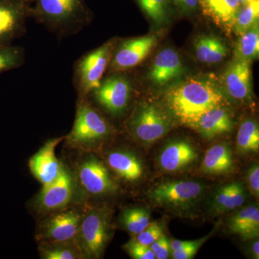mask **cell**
<instances>
[{
	"label": "cell",
	"mask_w": 259,
	"mask_h": 259,
	"mask_svg": "<svg viewBox=\"0 0 259 259\" xmlns=\"http://www.w3.org/2000/svg\"><path fill=\"white\" fill-rule=\"evenodd\" d=\"M252 253L255 258H259V242L255 241L252 246Z\"/></svg>",
	"instance_id": "74e56055"
},
{
	"label": "cell",
	"mask_w": 259,
	"mask_h": 259,
	"mask_svg": "<svg viewBox=\"0 0 259 259\" xmlns=\"http://www.w3.org/2000/svg\"><path fill=\"white\" fill-rule=\"evenodd\" d=\"M115 41L112 39L105 42L75 62L73 83L79 95V102L88 98L100 86L110 64Z\"/></svg>",
	"instance_id": "3957f363"
},
{
	"label": "cell",
	"mask_w": 259,
	"mask_h": 259,
	"mask_svg": "<svg viewBox=\"0 0 259 259\" xmlns=\"http://www.w3.org/2000/svg\"><path fill=\"white\" fill-rule=\"evenodd\" d=\"M233 125L234 123L230 112L222 105H220L201 116L192 128L205 139H211L230 132Z\"/></svg>",
	"instance_id": "ac0fdd59"
},
{
	"label": "cell",
	"mask_w": 259,
	"mask_h": 259,
	"mask_svg": "<svg viewBox=\"0 0 259 259\" xmlns=\"http://www.w3.org/2000/svg\"><path fill=\"white\" fill-rule=\"evenodd\" d=\"M205 187L194 181H174L165 182L148 192L152 202L162 207L171 209H186L199 201L204 194Z\"/></svg>",
	"instance_id": "52a82bcc"
},
{
	"label": "cell",
	"mask_w": 259,
	"mask_h": 259,
	"mask_svg": "<svg viewBox=\"0 0 259 259\" xmlns=\"http://www.w3.org/2000/svg\"><path fill=\"white\" fill-rule=\"evenodd\" d=\"M251 61L235 58L223 74V83L233 99L245 101L251 95Z\"/></svg>",
	"instance_id": "5bb4252c"
},
{
	"label": "cell",
	"mask_w": 259,
	"mask_h": 259,
	"mask_svg": "<svg viewBox=\"0 0 259 259\" xmlns=\"http://www.w3.org/2000/svg\"><path fill=\"white\" fill-rule=\"evenodd\" d=\"M66 137L56 138L48 142L29 161L32 175L41 184L42 187L50 185L60 175L63 166L56 156V148Z\"/></svg>",
	"instance_id": "8fae6325"
},
{
	"label": "cell",
	"mask_w": 259,
	"mask_h": 259,
	"mask_svg": "<svg viewBox=\"0 0 259 259\" xmlns=\"http://www.w3.org/2000/svg\"><path fill=\"white\" fill-rule=\"evenodd\" d=\"M233 163L229 146L226 144H216L206 153L201 170L208 175H221L231 171Z\"/></svg>",
	"instance_id": "603a6c76"
},
{
	"label": "cell",
	"mask_w": 259,
	"mask_h": 259,
	"mask_svg": "<svg viewBox=\"0 0 259 259\" xmlns=\"http://www.w3.org/2000/svg\"><path fill=\"white\" fill-rule=\"evenodd\" d=\"M31 18L61 40L82 31L93 13L85 0H33Z\"/></svg>",
	"instance_id": "7a4b0ae2"
},
{
	"label": "cell",
	"mask_w": 259,
	"mask_h": 259,
	"mask_svg": "<svg viewBox=\"0 0 259 259\" xmlns=\"http://www.w3.org/2000/svg\"><path fill=\"white\" fill-rule=\"evenodd\" d=\"M157 41V35L153 34L120 41L115 40L109 69L114 73L136 67L146 59Z\"/></svg>",
	"instance_id": "9c48e42d"
},
{
	"label": "cell",
	"mask_w": 259,
	"mask_h": 259,
	"mask_svg": "<svg viewBox=\"0 0 259 259\" xmlns=\"http://www.w3.org/2000/svg\"><path fill=\"white\" fill-rule=\"evenodd\" d=\"M224 97L212 81L190 79L174 87L165 95L168 110L177 120L192 126L206 112L222 105Z\"/></svg>",
	"instance_id": "6da1fadb"
},
{
	"label": "cell",
	"mask_w": 259,
	"mask_h": 259,
	"mask_svg": "<svg viewBox=\"0 0 259 259\" xmlns=\"http://www.w3.org/2000/svg\"><path fill=\"white\" fill-rule=\"evenodd\" d=\"M236 59L252 61L259 55L258 23L240 35L234 51Z\"/></svg>",
	"instance_id": "d4e9b609"
},
{
	"label": "cell",
	"mask_w": 259,
	"mask_h": 259,
	"mask_svg": "<svg viewBox=\"0 0 259 259\" xmlns=\"http://www.w3.org/2000/svg\"><path fill=\"white\" fill-rule=\"evenodd\" d=\"M73 241L52 243L42 248V258L46 259H76L83 258L76 239Z\"/></svg>",
	"instance_id": "f1b7e54d"
},
{
	"label": "cell",
	"mask_w": 259,
	"mask_h": 259,
	"mask_svg": "<svg viewBox=\"0 0 259 259\" xmlns=\"http://www.w3.org/2000/svg\"><path fill=\"white\" fill-rule=\"evenodd\" d=\"M140 8L158 26L166 23L170 15V0H136Z\"/></svg>",
	"instance_id": "f546056e"
},
{
	"label": "cell",
	"mask_w": 259,
	"mask_h": 259,
	"mask_svg": "<svg viewBox=\"0 0 259 259\" xmlns=\"http://www.w3.org/2000/svg\"><path fill=\"white\" fill-rule=\"evenodd\" d=\"M81 218L75 211L56 214L45 223L42 236L51 243L73 241L77 236Z\"/></svg>",
	"instance_id": "2e32d148"
},
{
	"label": "cell",
	"mask_w": 259,
	"mask_h": 259,
	"mask_svg": "<svg viewBox=\"0 0 259 259\" xmlns=\"http://www.w3.org/2000/svg\"><path fill=\"white\" fill-rule=\"evenodd\" d=\"M131 80L122 71L114 72L102 79L100 86L89 95L112 115L118 116L127 110L132 95Z\"/></svg>",
	"instance_id": "ba28073f"
},
{
	"label": "cell",
	"mask_w": 259,
	"mask_h": 259,
	"mask_svg": "<svg viewBox=\"0 0 259 259\" xmlns=\"http://www.w3.org/2000/svg\"><path fill=\"white\" fill-rule=\"evenodd\" d=\"M150 247L154 254L155 258H168L170 255V252L171 251L170 242L167 237L163 234L154 243L150 245Z\"/></svg>",
	"instance_id": "e575fe53"
},
{
	"label": "cell",
	"mask_w": 259,
	"mask_h": 259,
	"mask_svg": "<svg viewBox=\"0 0 259 259\" xmlns=\"http://www.w3.org/2000/svg\"><path fill=\"white\" fill-rule=\"evenodd\" d=\"M182 14L193 13L198 8L199 0H173Z\"/></svg>",
	"instance_id": "8d00e7d4"
},
{
	"label": "cell",
	"mask_w": 259,
	"mask_h": 259,
	"mask_svg": "<svg viewBox=\"0 0 259 259\" xmlns=\"http://www.w3.org/2000/svg\"><path fill=\"white\" fill-rule=\"evenodd\" d=\"M33 0H0V44L24 36L31 18Z\"/></svg>",
	"instance_id": "30bf717a"
},
{
	"label": "cell",
	"mask_w": 259,
	"mask_h": 259,
	"mask_svg": "<svg viewBox=\"0 0 259 259\" xmlns=\"http://www.w3.org/2000/svg\"><path fill=\"white\" fill-rule=\"evenodd\" d=\"M209 236L204 237L197 241H192L187 246L180 249L172 250V258L175 259H190L194 258L197 250L203 244Z\"/></svg>",
	"instance_id": "836d02e7"
},
{
	"label": "cell",
	"mask_w": 259,
	"mask_h": 259,
	"mask_svg": "<svg viewBox=\"0 0 259 259\" xmlns=\"http://www.w3.org/2000/svg\"><path fill=\"white\" fill-rule=\"evenodd\" d=\"M110 133L107 121L85 99L79 102L74 126L65 139L74 146H90L105 139Z\"/></svg>",
	"instance_id": "5b68a950"
},
{
	"label": "cell",
	"mask_w": 259,
	"mask_h": 259,
	"mask_svg": "<svg viewBox=\"0 0 259 259\" xmlns=\"http://www.w3.org/2000/svg\"><path fill=\"white\" fill-rule=\"evenodd\" d=\"M248 187L250 192L255 197L258 198L259 196V167L258 163H254L248 171L247 175Z\"/></svg>",
	"instance_id": "d590c367"
},
{
	"label": "cell",
	"mask_w": 259,
	"mask_h": 259,
	"mask_svg": "<svg viewBox=\"0 0 259 259\" xmlns=\"http://www.w3.org/2000/svg\"><path fill=\"white\" fill-rule=\"evenodd\" d=\"M74 180L64 166L54 182L42 187L37 195L36 204L44 211L63 208L71 202L74 194Z\"/></svg>",
	"instance_id": "7c38bea8"
},
{
	"label": "cell",
	"mask_w": 259,
	"mask_h": 259,
	"mask_svg": "<svg viewBox=\"0 0 259 259\" xmlns=\"http://www.w3.org/2000/svg\"><path fill=\"white\" fill-rule=\"evenodd\" d=\"M245 200L244 187L241 182H233L221 187L212 200V209L215 213L223 214L241 207Z\"/></svg>",
	"instance_id": "44dd1931"
},
{
	"label": "cell",
	"mask_w": 259,
	"mask_h": 259,
	"mask_svg": "<svg viewBox=\"0 0 259 259\" xmlns=\"http://www.w3.org/2000/svg\"><path fill=\"white\" fill-rule=\"evenodd\" d=\"M25 56L23 47L0 44V73L23 66Z\"/></svg>",
	"instance_id": "4dcf8cb0"
},
{
	"label": "cell",
	"mask_w": 259,
	"mask_h": 259,
	"mask_svg": "<svg viewBox=\"0 0 259 259\" xmlns=\"http://www.w3.org/2000/svg\"><path fill=\"white\" fill-rule=\"evenodd\" d=\"M120 222L130 233L137 236L150 224V213L141 207L125 209L121 215Z\"/></svg>",
	"instance_id": "83f0119b"
},
{
	"label": "cell",
	"mask_w": 259,
	"mask_h": 259,
	"mask_svg": "<svg viewBox=\"0 0 259 259\" xmlns=\"http://www.w3.org/2000/svg\"><path fill=\"white\" fill-rule=\"evenodd\" d=\"M110 237V217L105 209H92L82 216L76 241L83 256L100 258Z\"/></svg>",
	"instance_id": "277c9868"
},
{
	"label": "cell",
	"mask_w": 259,
	"mask_h": 259,
	"mask_svg": "<svg viewBox=\"0 0 259 259\" xmlns=\"http://www.w3.org/2000/svg\"><path fill=\"white\" fill-rule=\"evenodd\" d=\"M204 14L214 23L226 29L233 30L237 13L241 8L240 0H199Z\"/></svg>",
	"instance_id": "d6986e66"
},
{
	"label": "cell",
	"mask_w": 259,
	"mask_h": 259,
	"mask_svg": "<svg viewBox=\"0 0 259 259\" xmlns=\"http://www.w3.org/2000/svg\"><path fill=\"white\" fill-rule=\"evenodd\" d=\"M258 0H254L248 4L242 5L237 13L233 23V31L241 35L258 24Z\"/></svg>",
	"instance_id": "4316f807"
},
{
	"label": "cell",
	"mask_w": 259,
	"mask_h": 259,
	"mask_svg": "<svg viewBox=\"0 0 259 259\" xmlns=\"http://www.w3.org/2000/svg\"><path fill=\"white\" fill-rule=\"evenodd\" d=\"M236 149L238 153L254 152L259 149V129L256 122L245 120L241 124L237 135Z\"/></svg>",
	"instance_id": "484cf974"
},
{
	"label": "cell",
	"mask_w": 259,
	"mask_h": 259,
	"mask_svg": "<svg viewBox=\"0 0 259 259\" xmlns=\"http://www.w3.org/2000/svg\"><path fill=\"white\" fill-rule=\"evenodd\" d=\"M254 1V0H240V3L241 5H244L248 4V3H251V2Z\"/></svg>",
	"instance_id": "f35d334b"
},
{
	"label": "cell",
	"mask_w": 259,
	"mask_h": 259,
	"mask_svg": "<svg viewBox=\"0 0 259 259\" xmlns=\"http://www.w3.org/2000/svg\"><path fill=\"white\" fill-rule=\"evenodd\" d=\"M197 156L195 149L190 143L175 141L166 145L162 150L159 165L164 171H178L195 161Z\"/></svg>",
	"instance_id": "e0dca14e"
},
{
	"label": "cell",
	"mask_w": 259,
	"mask_h": 259,
	"mask_svg": "<svg viewBox=\"0 0 259 259\" xmlns=\"http://www.w3.org/2000/svg\"><path fill=\"white\" fill-rule=\"evenodd\" d=\"M79 178L85 190L94 195L113 193L118 189L103 163L96 158L83 162L79 167Z\"/></svg>",
	"instance_id": "4fadbf2b"
},
{
	"label": "cell",
	"mask_w": 259,
	"mask_h": 259,
	"mask_svg": "<svg viewBox=\"0 0 259 259\" xmlns=\"http://www.w3.org/2000/svg\"><path fill=\"white\" fill-rule=\"evenodd\" d=\"M169 116L154 104H141L128 122L131 132L139 141L152 144L171 129Z\"/></svg>",
	"instance_id": "8992f818"
},
{
	"label": "cell",
	"mask_w": 259,
	"mask_h": 259,
	"mask_svg": "<svg viewBox=\"0 0 259 259\" xmlns=\"http://www.w3.org/2000/svg\"><path fill=\"white\" fill-rule=\"evenodd\" d=\"M107 163L119 177L129 182L139 180L144 174L142 163L132 153L112 152L107 157Z\"/></svg>",
	"instance_id": "7402d4cb"
},
{
	"label": "cell",
	"mask_w": 259,
	"mask_h": 259,
	"mask_svg": "<svg viewBox=\"0 0 259 259\" xmlns=\"http://www.w3.org/2000/svg\"><path fill=\"white\" fill-rule=\"evenodd\" d=\"M163 228L157 223L149 224L146 228L137 235L136 240L141 244L150 246L158 238L163 235Z\"/></svg>",
	"instance_id": "d6a6232c"
},
{
	"label": "cell",
	"mask_w": 259,
	"mask_h": 259,
	"mask_svg": "<svg viewBox=\"0 0 259 259\" xmlns=\"http://www.w3.org/2000/svg\"><path fill=\"white\" fill-rule=\"evenodd\" d=\"M125 249L133 258L154 259L151 247L141 244L136 239L129 241L125 245Z\"/></svg>",
	"instance_id": "1f68e13d"
},
{
	"label": "cell",
	"mask_w": 259,
	"mask_h": 259,
	"mask_svg": "<svg viewBox=\"0 0 259 259\" xmlns=\"http://www.w3.org/2000/svg\"><path fill=\"white\" fill-rule=\"evenodd\" d=\"M230 231L244 240L258 236L259 209L256 206H248L234 214L228 223Z\"/></svg>",
	"instance_id": "ffe728a7"
},
{
	"label": "cell",
	"mask_w": 259,
	"mask_h": 259,
	"mask_svg": "<svg viewBox=\"0 0 259 259\" xmlns=\"http://www.w3.org/2000/svg\"><path fill=\"white\" fill-rule=\"evenodd\" d=\"M194 51L197 60L208 64L221 62L228 54L226 44L214 35L197 37L194 41Z\"/></svg>",
	"instance_id": "cb8c5ba5"
},
{
	"label": "cell",
	"mask_w": 259,
	"mask_h": 259,
	"mask_svg": "<svg viewBox=\"0 0 259 259\" xmlns=\"http://www.w3.org/2000/svg\"><path fill=\"white\" fill-rule=\"evenodd\" d=\"M184 71L180 54L175 49L167 48L155 57L148 77L157 86H166L178 79Z\"/></svg>",
	"instance_id": "9a60e30c"
}]
</instances>
